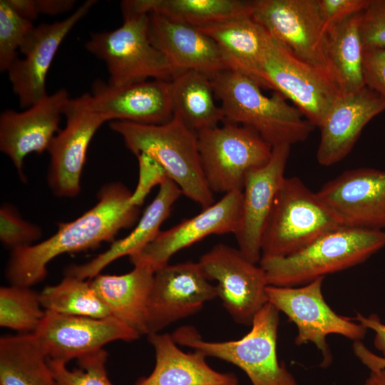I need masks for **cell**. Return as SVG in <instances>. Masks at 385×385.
I'll return each instance as SVG.
<instances>
[{"instance_id": "cell-33", "label": "cell", "mask_w": 385, "mask_h": 385, "mask_svg": "<svg viewBox=\"0 0 385 385\" xmlns=\"http://www.w3.org/2000/svg\"><path fill=\"white\" fill-rule=\"evenodd\" d=\"M45 312L40 294L31 287L10 284L0 288L1 327L19 334H34Z\"/></svg>"}, {"instance_id": "cell-1", "label": "cell", "mask_w": 385, "mask_h": 385, "mask_svg": "<svg viewBox=\"0 0 385 385\" xmlns=\"http://www.w3.org/2000/svg\"><path fill=\"white\" fill-rule=\"evenodd\" d=\"M131 195L123 183H108L98 192L97 203L81 216L58 223L56 232L41 242L13 250L6 269L10 284L31 287L44 279L48 264L57 256L114 242L120 230L138 218L140 207L132 202Z\"/></svg>"}, {"instance_id": "cell-10", "label": "cell", "mask_w": 385, "mask_h": 385, "mask_svg": "<svg viewBox=\"0 0 385 385\" xmlns=\"http://www.w3.org/2000/svg\"><path fill=\"white\" fill-rule=\"evenodd\" d=\"M254 80L290 100L314 127H318L341 94L324 71L302 61L271 38Z\"/></svg>"}, {"instance_id": "cell-44", "label": "cell", "mask_w": 385, "mask_h": 385, "mask_svg": "<svg viewBox=\"0 0 385 385\" xmlns=\"http://www.w3.org/2000/svg\"><path fill=\"white\" fill-rule=\"evenodd\" d=\"M7 1L19 15L31 21L38 16L35 0H7Z\"/></svg>"}, {"instance_id": "cell-25", "label": "cell", "mask_w": 385, "mask_h": 385, "mask_svg": "<svg viewBox=\"0 0 385 385\" xmlns=\"http://www.w3.org/2000/svg\"><path fill=\"white\" fill-rule=\"evenodd\" d=\"M182 194L176 183L167 178L159 185L158 194L128 236L113 242L107 250L89 262L70 266L66 274L91 279L115 260L126 255L130 257L140 251L160 231L161 225L168 217L173 205Z\"/></svg>"}, {"instance_id": "cell-18", "label": "cell", "mask_w": 385, "mask_h": 385, "mask_svg": "<svg viewBox=\"0 0 385 385\" xmlns=\"http://www.w3.org/2000/svg\"><path fill=\"white\" fill-rule=\"evenodd\" d=\"M344 227L385 230V170L344 171L317 192Z\"/></svg>"}, {"instance_id": "cell-30", "label": "cell", "mask_w": 385, "mask_h": 385, "mask_svg": "<svg viewBox=\"0 0 385 385\" xmlns=\"http://www.w3.org/2000/svg\"><path fill=\"white\" fill-rule=\"evenodd\" d=\"M173 115L196 133L225 121L215 103L211 78L196 71L178 73L170 81Z\"/></svg>"}, {"instance_id": "cell-37", "label": "cell", "mask_w": 385, "mask_h": 385, "mask_svg": "<svg viewBox=\"0 0 385 385\" xmlns=\"http://www.w3.org/2000/svg\"><path fill=\"white\" fill-rule=\"evenodd\" d=\"M359 27L364 49L385 48V0H371Z\"/></svg>"}, {"instance_id": "cell-28", "label": "cell", "mask_w": 385, "mask_h": 385, "mask_svg": "<svg viewBox=\"0 0 385 385\" xmlns=\"http://www.w3.org/2000/svg\"><path fill=\"white\" fill-rule=\"evenodd\" d=\"M121 10L158 14L173 21L200 28L252 16V1L125 0Z\"/></svg>"}, {"instance_id": "cell-6", "label": "cell", "mask_w": 385, "mask_h": 385, "mask_svg": "<svg viewBox=\"0 0 385 385\" xmlns=\"http://www.w3.org/2000/svg\"><path fill=\"white\" fill-rule=\"evenodd\" d=\"M122 14L118 28L91 33L85 43L86 49L105 63L107 83L118 87L150 78L170 81L178 73L150 41L149 14L125 10Z\"/></svg>"}, {"instance_id": "cell-8", "label": "cell", "mask_w": 385, "mask_h": 385, "mask_svg": "<svg viewBox=\"0 0 385 385\" xmlns=\"http://www.w3.org/2000/svg\"><path fill=\"white\" fill-rule=\"evenodd\" d=\"M201 165L212 192L242 191L246 173L265 165L272 147L255 130L225 121L197 133Z\"/></svg>"}, {"instance_id": "cell-29", "label": "cell", "mask_w": 385, "mask_h": 385, "mask_svg": "<svg viewBox=\"0 0 385 385\" xmlns=\"http://www.w3.org/2000/svg\"><path fill=\"white\" fill-rule=\"evenodd\" d=\"M361 13L327 30L325 56L328 73L341 94L354 93L365 87L364 47L359 27Z\"/></svg>"}, {"instance_id": "cell-9", "label": "cell", "mask_w": 385, "mask_h": 385, "mask_svg": "<svg viewBox=\"0 0 385 385\" xmlns=\"http://www.w3.org/2000/svg\"><path fill=\"white\" fill-rule=\"evenodd\" d=\"M324 277L298 287L268 285L267 302L284 313L297 328L295 344H314L322 355V365L329 366L332 354L327 342L330 334H338L353 342L361 341L367 329L354 318L336 313L322 294Z\"/></svg>"}, {"instance_id": "cell-36", "label": "cell", "mask_w": 385, "mask_h": 385, "mask_svg": "<svg viewBox=\"0 0 385 385\" xmlns=\"http://www.w3.org/2000/svg\"><path fill=\"white\" fill-rule=\"evenodd\" d=\"M42 235L36 225L24 220L16 209L9 204L0 208V240L3 245L13 250L34 245Z\"/></svg>"}, {"instance_id": "cell-39", "label": "cell", "mask_w": 385, "mask_h": 385, "mask_svg": "<svg viewBox=\"0 0 385 385\" xmlns=\"http://www.w3.org/2000/svg\"><path fill=\"white\" fill-rule=\"evenodd\" d=\"M371 0H317L323 23L328 28L363 12Z\"/></svg>"}, {"instance_id": "cell-13", "label": "cell", "mask_w": 385, "mask_h": 385, "mask_svg": "<svg viewBox=\"0 0 385 385\" xmlns=\"http://www.w3.org/2000/svg\"><path fill=\"white\" fill-rule=\"evenodd\" d=\"M63 115L66 125L47 150L50 155L47 182L56 196L75 197L81 191V175L89 144L106 120L93 106L91 93L70 98Z\"/></svg>"}, {"instance_id": "cell-2", "label": "cell", "mask_w": 385, "mask_h": 385, "mask_svg": "<svg viewBox=\"0 0 385 385\" xmlns=\"http://www.w3.org/2000/svg\"><path fill=\"white\" fill-rule=\"evenodd\" d=\"M225 121L255 130L272 148L306 140L314 125L277 92L267 96L250 76L225 70L210 77Z\"/></svg>"}, {"instance_id": "cell-22", "label": "cell", "mask_w": 385, "mask_h": 385, "mask_svg": "<svg viewBox=\"0 0 385 385\" xmlns=\"http://www.w3.org/2000/svg\"><path fill=\"white\" fill-rule=\"evenodd\" d=\"M384 111L385 100L366 86L354 93L340 94L318 126V163L330 166L343 160L352 150L364 128Z\"/></svg>"}, {"instance_id": "cell-35", "label": "cell", "mask_w": 385, "mask_h": 385, "mask_svg": "<svg viewBox=\"0 0 385 385\" xmlns=\"http://www.w3.org/2000/svg\"><path fill=\"white\" fill-rule=\"evenodd\" d=\"M32 21L19 15L7 0L0 1V71H7L16 61L26 35L34 27Z\"/></svg>"}, {"instance_id": "cell-40", "label": "cell", "mask_w": 385, "mask_h": 385, "mask_svg": "<svg viewBox=\"0 0 385 385\" xmlns=\"http://www.w3.org/2000/svg\"><path fill=\"white\" fill-rule=\"evenodd\" d=\"M362 68L365 86L385 100V48L364 49Z\"/></svg>"}, {"instance_id": "cell-19", "label": "cell", "mask_w": 385, "mask_h": 385, "mask_svg": "<svg viewBox=\"0 0 385 385\" xmlns=\"http://www.w3.org/2000/svg\"><path fill=\"white\" fill-rule=\"evenodd\" d=\"M70 98L68 91L61 88L25 111L1 112L0 150L11 159L22 181L26 180L23 172L24 158L30 153L48 150L60 130L61 116Z\"/></svg>"}, {"instance_id": "cell-31", "label": "cell", "mask_w": 385, "mask_h": 385, "mask_svg": "<svg viewBox=\"0 0 385 385\" xmlns=\"http://www.w3.org/2000/svg\"><path fill=\"white\" fill-rule=\"evenodd\" d=\"M0 385H58L34 334L1 337Z\"/></svg>"}, {"instance_id": "cell-20", "label": "cell", "mask_w": 385, "mask_h": 385, "mask_svg": "<svg viewBox=\"0 0 385 385\" xmlns=\"http://www.w3.org/2000/svg\"><path fill=\"white\" fill-rule=\"evenodd\" d=\"M290 145L272 148L270 160L249 170L245 177L240 225L235 237L238 250L250 262L259 263L265 226L282 183Z\"/></svg>"}, {"instance_id": "cell-7", "label": "cell", "mask_w": 385, "mask_h": 385, "mask_svg": "<svg viewBox=\"0 0 385 385\" xmlns=\"http://www.w3.org/2000/svg\"><path fill=\"white\" fill-rule=\"evenodd\" d=\"M341 227L317 192L297 177H285L265 228L261 257L292 255Z\"/></svg>"}, {"instance_id": "cell-42", "label": "cell", "mask_w": 385, "mask_h": 385, "mask_svg": "<svg viewBox=\"0 0 385 385\" xmlns=\"http://www.w3.org/2000/svg\"><path fill=\"white\" fill-rule=\"evenodd\" d=\"M352 349L356 358L370 371L385 369V357L370 351L361 341L354 342Z\"/></svg>"}, {"instance_id": "cell-11", "label": "cell", "mask_w": 385, "mask_h": 385, "mask_svg": "<svg viewBox=\"0 0 385 385\" xmlns=\"http://www.w3.org/2000/svg\"><path fill=\"white\" fill-rule=\"evenodd\" d=\"M206 276L217 282V297L237 324L251 325L267 303L269 285L263 268L247 260L237 249L220 243L200 259Z\"/></svg>"}, {"instance_id": "cell-17", "label": "cell", "mask_w": 385, "mask_h": 385, "mask_svg": "<svg viewBox=\"0 0 385 385\" xmlns=\"http://www.w3.org/2000/svg\"><path fill=\"white\" fill-rule=\"evenodd\" d=\"M96 3L88 0L66 19L34 26L20 47L24 55L7 71L12 90L21 108H28L46 97V79L63 41Z\"/></svg>"}, {"instance_id": "cell-5", "label": "cell", "mask_w": 385, "mask_h": 385, "mask_svg": "<svg viewBox=\"0 0 385 385\" xmlns=\"http://www.w3.org/2000/svg\"><path fill=\"white\" fill-rule=\"evenodd\" d=\"M279 323V312L267 302L255 314L250 331L239 339L205 340L196 328L190 325L178 327L172 337L178 345L239 367L252 385H299L285 365L278 360Z\"/></svg>"}, {"instance_id": "cell-26", "label": "cell", "mask_w": 385, "mask_h": 385, "mask_svg": "<svg viewBox=\"0 0 385 385\" xmlns=\"http://www.w3.org/2000/svg\"><path fill=\"white\" fill-rule=\"evenodd\" d=\"M154 272L134 267L120 275L98 274L89 282L112 316L136 331L148 334V310Z\"/></svg>"}, {"instance_id": "cell-27", "label": "cell", "mask_w": 385, "mask_h": 385, "mask_svg": "<svg viewBox=\"0 0 385 385\" xmlns=\"http://www.w3.org/2000/svg\"><path fill=\"white\" fill-rule=\"evenodd\" d=\"M197 29L217 44L230 70L254 79L272 38L261 24L250 16Z\"/></svg>"}, {"instance_id": "cell-23", "label": "cell", "mask_w": 385, "mask_h": 385, "mask_svg": "<svg viewBox=\"0 0 385 385\" xmlns=\"http://www.w3.org/2000/svg\"><path fill=\"white\" fill-rule=\"evenodd\" d=\"M149 14L151 43L168 58L177 73L196 71L212 77L230 70L217 44L196 27Z\"/></svg>"}, {"instance_id": "cell-45", "label": "cell", "mask_w": 385, "mask_h": 385, "mask_svg": "<svg viewBox=\"0 0 385 385\" xmlns=\"http://www.w3.org/2000/svg\"><path fill=\"white\" fill-rule=\"evenodd\" d=\"M364 385H385V369L370 371Z\"/></svg>"}, {"instance_id": "cell-15", "label": "cell", "mask_w": 385, "mask_h": 385, "mask_svg": "<svg viewBox=\"0 0 385 385\" xmlns=\"http://www.w3.org/2000/svg\"><path fill=\"white\" fill-rule=\"evenodd\" d=\"M242 191L224 195L195 216L160 231L140 251L129 257L134 267L153 272L169 264L178 252L212 235L235 234L241 217Z\"/></svg>"}, {"instance_id": "cell-43", "label": "cell", "mask_w": 385, "mask_h": 385, "mask_svg": "<svg viewBox=\"0 0 385 385\" xmlns=\"http://www.w3.org/2000/svg\"><path fill=\"white\" fill-rule=\"evenodd\" d=\"M73 0H35L36 8L39 14L54 16L68 12L74 6Z\"/></svg>"}, {"instance_id": "cell-4", "label": "cell", "mask_w": 385, "mask_h": 385, "mask_svg": "<svg viewBox=\"0 0 385 385\" xmlns=\"http://www.w3.org/2000/svg\"><path fill=\"white\" fill-rule=\"evenodd\" d=\"M109 126L134 155L146 154L156 160L182 193L202 209L215 202L202 171L197 133L177 115L160 125L116 120Z\"/></svg>"}, {"instance_id": "cell-38", "label": "cell", "mask_w": 385, "mask_h": 385, "mask_svg": "<svg viewBox=\"0 0 385 385\" xmlns=\"http://www.w3.org/2000/svg\"><path fill=\"white\" fill-rule=\"evenodd\" d=\"M139 165V179L137 187L131 195L132 202L140 207L151 189L160 185L168 176L163 167L146 154L137 156Z\"/></svg>"}, {"instance_id": "cell-24", "label": "cell", "mask_w": 385, "mask_h": 385, "mask_svg": "<svg viewBox=\"0 0 385 385\" xmlns=\"http://www.w3.org/2000/svg\"><path fill=\"white\" fill-rule=\"evenodd\" d=\"M147 336L155 351V366L135 385H239L235 374L212 369L202 352L183 351L172 334L159 332Z\"/></svg>"}, {"instance_id": "cell-12", "label": "cell", "mask_w": 385, "mask_h": 385, "mask_svg": "<svg viewBox=\"0 0 385 385\" xmlns=\"http://www.w3.org/2000/svg\"><path fill=\"white\" fill-rule=\"evenodd\" d=\"M252 9V17L272 38L329 75L325 56L327 29L317 0H255Z\"/></svg>"}, {"instance_id": "cell-32", "label": "cell", "mask_w": 385, "mask_h": 385, "mask_svg": "<svg viewBox=\"0 0 385 385\" xmlns=\"http://www.w3.org/2000/svg\"><path fill=\"white\" fill-rule=\"evenodd\" d=\"M39 294L46 311L98 319L113 317L90 282L73 276L66 274L59 283L46 287Z\"/></svg>"}, {"instance_id": "cell-3", "label": "cell", "mask_w": 385, "mask_h": 385, "mask_svg": "<svg viewBox=\"0 0 385 385\" xmlns=\"http://www.w3.org/2000/svg\"><path fill=\"white\" fill-rule=\"evenodd\" d=\"M385 247V230L341 227L285 257H262L269 285L298 287L360 265Z\"/></svg>"}, {"instance_id": "cell-34", "label": "cell", "mask_w": 385, "mask_h": 385, "mask_svg": "<svg viewBox=\"0 0 385 385\" xmlns=\"http://www.w3.org/2000/svg\"><path fill=\"white\" fill-rule=\"evenodd\" d=\"M107 359L101 349L76 359L78 368L73 370L64 362L48 359V364L58 385H113L107 374Z\"/></svg>"}, {"instance_id": "cell-21", "label": "cell", "mask_w": 385, "mask_h": 385, "mask_svg": "<svg viewBox=\"0 0 385 385\" xmlns=\"http://www.w3.org/2000/svg\"><path fill=\"white\" fill-rule=\"evenodd\" d=\"M91 96L106 122L160 125L173 116L170 81L148 80L115 87L98 79L93 83Z\"/></svg>"}, {"instance_id": "cell-16", "label": "cell", "mask_w": 385, "mask_h": 385, "mask_svg": "<svg viewBox=\"0 0 385 385\" xmlns=\"http://www.w3.org/2000/svg\"><path fill=\"white\" fill-rule=\"evenodd\" d=\"M34 333L50 359L67 364L71 359L103 349L110 342H132L140 335L118 319L69 316L45 310Z\"/></svg>"}, {"instance_id": "cell-41", "label": "cell", "mask_w": 385, "mask_h": 385, "mask_svg": "<svg viewBox=\"0 0 385 385\" xmlns=\"http://www.w3.org/2000/svg\"><path fill=\"white\" fill-rule=\"evenodd\" d=\"M354 319L362 324L367 329L375 332L374 344L375 348L385 357V324L376 314H371L365 317L358 312Z\"/></svg>"}, {"instance_id": "cell-14", "label": "cell", "mask_w": 385, "mask_h": 385, "mask_svg": "<svg viewBox=\"0 0 385 385\" xmlns=\"http://www.w3.org/2000/svg\"><path fill=\"white\" fill-rule=\"evenodd\" d=\"M217 297L199 262L166 265L154 272L148 310V334L196 314Z\"/></svg>"}]
</instances>
